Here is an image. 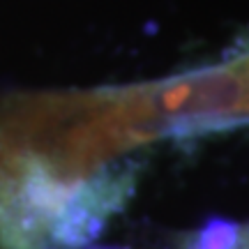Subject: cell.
Segmentation results:
<instances>
[{"mask_svg": "<svg viewBox=\"0 0 249 249\" xmlns=\"http://www.w3.org/2000/svg\"><path fill=\"white\" fill-rule=\"evenodd\" d=\"M185 249H249V222H213L205 231L189 238Z\"/></svg>", "mask_w": 249, "mask_h": 249, "instance_id": "obj_1", "label": "cell"}]
</instances>
